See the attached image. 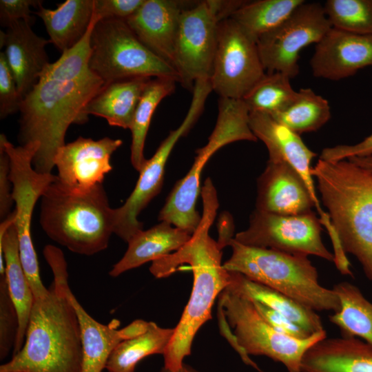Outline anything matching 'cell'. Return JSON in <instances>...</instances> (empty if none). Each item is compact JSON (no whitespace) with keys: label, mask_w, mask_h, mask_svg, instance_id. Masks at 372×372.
Segmentation results:
<instances>
[{"label":"cell","mask_w":372,"mask_h":372,"mask_svg":"<svg viewBox=\"0 0 372 372\" xmlns=\"http://www.w3.org/2000/svg\"><path fill=\"white\" fill-rule=\"evenodd\" d=\"M32 25L23 20L12 23L0 32L1 48L14 77L19 92L23 99L39 81L50 63L45 51L50 42L38 36Z\"/></svg>","instance_id":"18"},{"label":"cell","mask_w":372,"mask_h":372,"mask_svg":"<svg viewBox=\"0 0 372 372\" xmlns=\"http://www.w3.org/2000/svg\"><path fill=\"white\" fill-rule=\"evenodd\" d=\"M304 1V0L245 1L230 17L257 42L261 36L280 25Z\"/></svg>","instance_id":"31"},{"label":"cell","mask_w":372,"mask_h":372,"mask_svg":"<svg viewBox=\"0 0 372 372\" xmlns=\"http://www.w3.org/2000/svg\"><path fill=\"white\" fill-rule=\"evenodd\" d=\"M318 78L339 81L372 66V34H358L331 28L316 44L310 60Z\"/></svg>","instance_id":"17"},{"label":"cell","mask_w":372,"mask_h":372,"mask_svg":"<svg viewBox=\"0 0 372 372\" xmlns=\"http://www.w3.org/2000/svg\"><path fill=\"white\" fill-rule=\"evenodd\" d=\"M314 207L296 172L283 161H267L257 181L256 209L280 215H298Z\"/></svg>","instance_id":"20"},{"label":"cell","mask_w":372,"mask_h":372,"mask_svg":"<svg viewBox=\"0 0 372 372\" xmlns=\"http://www.w3.org/2000/svg\"><path fill=\"white\" fill-rule=\"evenodd\" d=\"M228 246L232 254L223 263L226 270L242 273L315 311L340 310L338 296L319 283L317 269L308 256L245 245L234 238Z\"/></svg>","instance_id":"6"},{"label":"cell","mask_w":372,"mask_h":372,"mask_svg":"<svg viewBox=\"0 0 372 372\" xmlns=\"http://www.w3.org/2000/svg\"><path fill=\"white\" fill-rule=\"evenodd\" d=\"M39 222L53 241L73 253L92 256L108 247L114 208L103 184L76 194L64 189L56 177L41 197Z\"/></svg>","instance_id":"5"},{"label":"cell","mask_w":372,"mask_h":372,"mask_svg":"<svg viewBox=\"0 0 372 372\" xmlns=\"http://www.w3.org/2000/svg\"><path fill=\"white\" fill-rule=\"evenodd\" d=\"M331 28L323 6L304 1L280 25L257 40L265 70L296 77L301 50L318 43Z\"/></svg>","instance_id":"14"},{"label":"cell","mask_w":372,"mask_h":372,"mask_svg":"<svg viewBox=\"0 0 372 372\" xmlns=\"http://www.w3.org/2000/svg\"><path fill=\"white\" fill-rule=\"evenodd\" d=\"M245 1L207 0L182 11L174 68L180 83L192 89L195 81L210 79L219 22L231 17Z\"/></svg>","instance_id":"11"},{"label":"cell","mask_w":372,"mask_h":372,"mask_svg":"<svg viewBox=\"0 0 372 372\" xmlns=\"http://www.w3.org/2000/svg\"><path fill=\"white\" fill-rule=\"evenodd\" d=\"M69 297L80 323L82 341L81 372H103L115 347L122 341L145 332L149 322L136 320L123 328L120 321L112 320L104 324L93 318L79 302L72 291Z\"/></svg>","instance_id":"21"},{"label":"cell","mask_w":372,"mask_h":372,"mask_svg":"<svg viewBox=\"0 0 372 372\" xmlns=\"http://www.w3.org/2000/svg\"><path fill=\"white\" fill-rule=\"evenodd\" d=\"M90 47V69L104 85L135 77L180 82L176 70L145 46L125 20H99L91 34Z\"/></svg>","instance_id":"8"},{"label":"cell","mask_w":372,"mask_h":372,"mask_svg":"<svg viewBox=\"0 0 372 372\" xmlns=\"http://www.w3.org/2000/svg\"><path fill=\"white\" fill-rule=\"evenodd\" d=\"M251 302L260 316L278 332L296 339H304L311 335L284 315L259 302Z\"/></svg>","instance_id":"39"},{"label":"cell","mask_w":372,"mask_h":372,"mask_svg":"<svg viewBox=\"0 0 372 372\" xmlns=\"http://www.w3.org/2000/svg\"><path fill=\"white\" fill-rule=\"evenodd\" d=\"M311 174L344 251L372 281V173L348 160L319 158Z\"/></svg>","instance_id":"4"},{"label":"cell","mask_w":372,"mask_h":372,"mask_svg":"<svg viewBox=\"0 0 372 372\" xmlns=\"http://www.w3.org/2000/svg\"><path fill=\"white\" fill-rule=\"evenodd\" d=\"M174 328H163L149 322L147 330L121 342L113 350L106 364L107 372H134L143 358L165 353L174 335Z\"/></svg>","instance_id":"29"},{"label":"cell","mask_w":372,"mask_h":372,"mask_svg":"<svg viewBox=\"0 0 372 372\" xmlns=\"http://www.w3.org/2000/svg\"><path fill=\"white\" fill-rule=\"evenodd\" d=\"M39 0H1L0 22L3 27H9L12 23L23 20L31 25L34 18L31 15V6L37 8L41 3Z\"/></svg>","instance_id":"38"},{"label":"cell","mask_w":372,"mask_h":372,"mask_svg":"<svg viewBox=\"0 0 372 372\" xmlns=\"http://www.w3.org/2000/svg\"><path fill=\"white\" fill-rule=\"evenodd\" d=\"M3 145L10 159V179L12 184V198L15 203L14 225L17 231L21 262L30 285L34 298L45 296L48 288L43 285L31 235L33 210L48 186L56 179V175L37 172L32 165L38 152L39 143L14 146L5 134L0 135Z\"/></svg>","instance_id":"9"},{"label":"cell","mask_w":372,"mask_h":372,"mask_svg":"<svg viewBox=\"0 0 372 372\" xmlns=\"http://www.w3.org/2000/svg\"><path fill=\"white\" fill-rule=\"evenodd\" d=\"M104 85L91 70L67 79L44 70L39 81L23 99L20 107L19 143H39L32 165L41 174H51L54 157L64 145L72 124H84L85 108Z\"/></svg>","instance_id":"3"},{"label":"cell","mask_w":372,"mask_h":372,"mask_svg":"<svg viewBox=\"0 0 372 372\" xmlns=\"http://www.w3.org/2000/svg\"><path fill=\"white\" fill-rule=\"evenodd\" d=\"M265 72L257 42L231 17L221 20L209 79L212 91L221 98L242 100Z\"/></svg>","instance_id":"12"},{"label":"cell","mask_w":372,"mask_h":372,"mask_svg":"<svg viewBox=\"0 0 372 372\" xmlns=\"http://www.w3.org/2000/svg\"><path fill=\"white\" fill-rule=\"evenodd\" d=\"M144 0H94V13L99 19L126 20L134 14Z\"/></svg>","instance_id":"37"},{"label":"cell","mask_w":372,"mask_h":372,"mask_svg":"<svg viewBox=\"0 0 372 372\" xmlns=\"http://www.w3.org/2000/svg\"><path fill=\"white\" fill-rule=\"evenodd\" d=\"M323 7L332 28L372 34V0H327Z\"/></svg>","instance_id":"34"},{"label":"cell","mask_w":372,"mask_h":372,"mask_svg":"<svg viewBox=\"0 0 372 372\" xmlns=\"http://www.w3.org/2000/svg\"><path fill=\"white\" fill-rule=\"evenodd\" d=\"M271 116L300 135L322 127L331 118V107L326 99L311 88H301L287 106Z\"/></svg>","instance_id":"32"},{"label":"cell","mask_w":372,"mask_h":372,"mask_svg":"<svg viewBox=\"0 0 372 372\" xmlns=\"http://www.w3.org/2000/svg\"><path fill=\"white\" fill-rule=\"evenodd\" d=\"M176 82L168 78L151 79L141 96L130 128L132 133L130 160L138 172L146 161L145 142L154 112L161 101L174 92Z\"/></svg>","instance_id":"30"},{"label":"cell","mask_w":372,"mask_h":372,"mask_svg":"<svg viewBox=\"0 0 372 372\" xmlns=\"http://www.w3.org/2000/svg\"><path fill=\"white\" fill-rule=\"evenodd\" d=\"M301 372H372V347L355 337H326L307 350Z\"/></svg>","instance_id":"23"},{"label":"cell","mask_w":372,"mask_h":372,"mask_svg":"<svg viewBox=\"0 0 372 372\" xmlns=\"http://www.w3.org/2000/svg\"><path fill=\"white\" fill-rule=\"evenodd\" d=\"M35 14L42 19L50 42L63 52L85 34L94 14V0H66L54 9L46 8L41 3Z\"/></svg>","instance_id":"27"},{"label":"cell","mask_w":372,"mask_h":372,"mask_svg":"<svg viewBox=\"0 0 372 372\" xmlns=\"http://www.w3.org/2000/svg\"><path fill=\"white\" fill-rule=\"evenodd\" d=\"M15 216L14 210L0 224V276H5L19 317V330L13 355L23 345L34 300L20 259Z\"/></svg>","instance_id":"22"},{"label":"cell","mask_w":372,"mask_h":372,"mask_svg":"<svg viewBox=\"0 0 372 372\" xmlns=\"http://www.w3.org/2000/svg\"><path fill=\"white\" fill-rule=\"evenodd\" d=\"M160 372H200V371L193 369L192 367L188 365L183 364L182 367L178 369L177 371H172L163 367Z\"/></svg>","instance_id":"43"},{"label":"cell","mask_w":372,"mask_h":372,"mask_svg":"<svg viewBox=\"0 0 372 372\" xmlns=\"http://www.w3.org/2000/svg\"><path fill=\"white\" fill-rule=\"evenodd\" d=\"M372 156V134L355 145H340L322 149L320 159L339 161L351 157Z\"/></svg>","instance_id":"40"},{"label":"cell","mask_w":372,"mask_h":372,"mask_svg":"<svg viewBox=\"0 0 372 372\" xmlns=\"http://www.w3.org/2000/svg\"><path fill=\"white\" fill-rule=\"evenodd\" d=\"M123 144L121 139L99 140L79 136L60 147L54 157L57 181L66 190L84 194L103 184L112 169V155Z\"/></svg>","instance_id":"16"},{"label":"cell","mask_w":372,"mask_h":372,"mask_svg":"<svg viewBox=\"0 0 372 372\" xmlns=\"http://www.w3.org/2000/svg\"><path fill=\"white\" fill-rule=\"evenodd\" d=\"M347 160L372 173V156L351 157L349 158Z\"/></svg>","instance_id":"42"},{"label":"cell","mask_w":372,"mask_h":372,"mask_svg":"<svg viewBox=\"0 0 372 372\" xmlns=\"http://www.w3.org/2000/svg\"><path fill=\"white\" fill-rule=\"evenodd\" d=\"M220 306L241 349L247 355H265L282 364L288 372H301V362L313 344L327 337L325 330L307 338L296 339L273 329L254 304L225 289L219 295Z\"/></svg>","instance_id":"10"},{"label":"cell","mask_w":372,"mask_h":372,"mask_svg":"<svg viewBox=\"0 0 372 372\" xmlns=\"http://www.w3.org/2000/svg\"><path fill=\"white\" fill-rule=\"evenodd\" d=\"M315 212L280 215L255 209L249 225L235 235L245 245L271 249L297 256L313 255L328 261L334 256L324 245L322 226Z\"/></svg>","instance_id":"13"},{"label":"cell","mask_w":372,"mask_h":372,"mask_svg":"<svg viewBox=\"0 0 372 372\" xmlns=\"http://www.w3.org/2000/svg\"><path fill=\"white\" fill-rule=\"evenodd\" d=\"M249 110L242 100L220 97L215 127L207 144L196 150L187 174L174 185L158 214V220L167 222L191 235L197 229L201 216L196 209L201 188L200 176L209 158L225 145L240 141H258L249 123Z\"/></svg>","instance_id":"7"},{"label":"cell","mask_w":372,"mask_h":372,"mask_svg":"<svg viewBox=\"0 0 372 372\" xmlns=\"http://www.w3.org/2000/svg\"><path fill=\"white\" fill-rule=\"evenodd\" d=\"M203 213L200 222L191 238L178 250L152 262L151 273L158 278L167 277L183 264L193 272V287L189 301L165 353L164 368L175 371L191 354L194 338L200 328L211 318L214 301L229 284V271L222 263V249L209 234L219 202L210 178L201 187Z\"/></svg>","instance_id":"1"},{"label":"cell","mask_w":372,"mask_h":372,"mask_svg":"<svg viewBox=\"0 0 372 372\" xmlns=\"http://www.w3.org/2000/svg\"><path fill=\"white\" fill-rule=\"evenodd\" d=\"M191 236L188 232L165 221L147 230H141L128 240L125 253L113 265L109 275L117 277L146 262L166 256L182 247Z\"/></svg>","instance_id":"24"},{"label":"cell","mask_w":372,"mask_h":372,"mask_svg":"<svg viewBox=\"0 0 372 372\" xmlns=\"http://www.w3.org/2000/svg\"><path fill=\"white\" fill-rule=\"evenodd\" d=\"M290 80L282 73L268 72L242 101L249 112L273 115L287 106L296 96L297 91L292 87Z\"/></svg>","instance_id":"33"},{"label":"cell","mask_w":372,"mask_h":372,"mask_svg":"<svg viewBox=\"0 0 372 372\" xmlns=\"http://www.w3.org/2000/svg\"><path fill=\"white\" fill-rule=\"evenodd\" d=\"M4 52H0V118L19 112L22 102Z\"/></svg>","instance_id":"36"},{"label":"cell","mask_w":372,"mask_h":372,"mask_svg":"<svg viewBox=\"0 0 372 372\" xmlns=\"http://www.w3.org/2000/svg\"><path fill=\"white\" fill-rule=\"evenodd\" d=\"M183 10L177 1L144 0L138 10L125 21L145 46L174 68Z\"/></svg>","instance_id":"19"},{"label":"cell","mask_w":372,"mask_h":372,"mask_svg":"<svg viewBox=\"0 0 372 372\" xmlns=\"http://www.w3.org/2000/svg\"><path fill=\"white\" fill-rule=\"evenodd\" d=\"M229 284L226 289L250 301L259 302L284 315L311 335L325 330L316 311L242 273L229 271Z\"/></svg>","instance_id":"26"},{"label":"cell","mask_w":372,"mask_h":372,"mask_svg":"<svg viewBox=\"0 0 372 372\" xmlns=\"http://www.w3.org/2000/svg\"><path fill=\"white\" fill-rule=\"evenodd\" d=\"M338 296L340 309L329 316L343 336L360 338L372 347V303L355 285L346 281L332 289Z\"/></svg>","instance_id":"28"},{"label":"cell","mask_w":372,"mask_h":372,"mask_svg":"<svg viewBox=\"0 0 372 372\" xmlns=\"http://www.w3.org/2000/svg\"><path fill=\"white\" fill-rule=\"evenodd\" d=\"M43 253L53 281L45 296L34 298L23 345L0 372H81V331L69 297L67 262L54 245Z\"/></svg>","instance_id":"2"},{"label":"cell","mask_w":372,"mask_h":372,"mask_svg":"<svg viewBox=\"0 0 372 372\" xmlns=\"http://www.w3.org/2000/svg\"><path fill=\"white\" fill-rule=\"evenodd\" d=\"M151 79L135 77L104 85L87 103L85 116H100L111 126L130 129L141 96Z\"/></svg>","instance_id":"25"},{"label":"cell","mask_w":372,"mask_h":372,"mask_svg":"<svg viewBox=\"0 0 372 372\" xmlns=\"http://www.w3.org/2000/svg\"><path fill=\"white\" fill-rule=\"evenodd\" d=\"M10 159L3 145H0V218L5 219L10 213L14 203L12 184L10 179Z\"/></svg>","instance_id":"41"},{"label":"cell","mask_w":372,"mask_h":372,"mask_svg":"<svg viewBox=\"0 0 372 372\" xmlns=\"http://www.w3.org/2000/svg\"><path fill=\"white\" fill-rule=\"evenodd\" d=\"M208 96V92L203 89L194 90L190 106L183 122L169 132L154 155L146 159L138 172L135 187L123 205L114 208V234L125 242H127L134 234L143 229V224L138 220V216L160 192L168 158L178 141L189 131L200 116Z\"/></svg>","instance_id":"15"},{"label":"cell","mask_w":372,"mask_h":372,"mask_svg":"<svg viewBox=\"0 0 372 372\" xmlns=\"http://www.w3.org/2000/svg\"><path fill=\"white\" fill-rule=\"evenodd\" d=\"M19 330V317L11 299L5 276H0V359L14 349Z\"/></svg>","instance_id":"35"}]
</instances>
